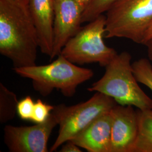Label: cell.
<instances>
[{
  "label": "cell",
  "mask_w": 152,
  "mask_h": 152,
  "mask_svg": "<svg viewBox=\"0 0 152 152\" xmlns=\"http://www.w3.org/2000/svg\"><path fill=\"white\" fill-rule=\"evenodd\" d=\"M38 33L26 0H0V53L14 68L36 65Z\"/></svg>",
  "instance_id": "6da1fadb"
},
{
  "label": "cell",
  "mask_w": 152,
  "mask_h": 152,
  "mask_svg": "<svg viewBox=\"0 0 152 152\" xmlns=\"http://www.w3.org/2000/svg\"><path fill=\"white\" fill-rule=\"evenodd\" d=\"M15 73L31 79L33 89L44 97L48 96L55 89L65 97H72L78 86L92 78L94 72L72 63L61 54L51 63L43 65L13 68Z\"/></svg>",
  "instance_id": "7a4b0ae2"
},
{
  "label": "cell",
  "mask_w": 152,
  "mask_h": 152,
  "mask_svg": "<svg viewBox=\"0 0 152 152\" xmlns=\"http://www.w3.org/2000/svg\"><path fill=\"white\" fill-rule=\"evenodd\" d=\"M131 61L128 52L117 54L105 66L102 77L87 90L103 93L121 105L134 106L141 110L152 109V99L138 85Z\"/></svg>",
  "instance_id": "3957f363"
},
{
  "label": "cell",
  "mask_w": 152,
  "mask_h": 152,
  "mask_svg": "<svg viewBox=\"0 0 152 152\" xmlns=\"http://www.w3.org/2000/svg\"><path fill=\"white\" fill-rule=\"evenodd\" d=\"M106 13L105 37L143 44L152 24V0H115Z\"/></svg>",
  "instance_id": "277c9868"
},
{
  "label": "cell",
  "mask_w": 152,
  "mask_h": 152,
  "mask_svg": "<svg viewBox=\"0 0 152 152\" xmlns=\"http://www.w3.org/2000/svg\"><path fill=\"white\" fill-rule=\"evenodd\" d=\"M105 26L104 14L88 22L67 42L60 54L75 64L98 63L105 67L118 54L104 43Z\"/></svg>",
  "instance_id": "5b68a950"
},
{
  "label": "cell",
  "mask_w": 152,
  "mask_h": 152,
  "mask_svg": "<svg viewBox=\"0 0 152 152\" xmlns=\"http://www.w3.org/2000/svg\"><path fill=\"white\" fill-rule=\"evenodd\" d=\"M114 99L96 92L87 101L66 107L59 123V134L50 152L56 151L65 142L71 140L98 117L110 111L117 104Z\"/></svg>",
  "instance_id": "8992f818"
},
{
  "label": "cell",
  "mask_w": 152,
  "mask_h": 152,
  "mask_svg": "<svg viewBox=\"0 0 152 152\" xmlns=\"http://www.w3.org/2000/svg\"><path fill=\"white\" fill-rule=\"evenodd\" d=\"M66 105L55 106L45 122L31 126L6 125L4 142L10 152H48V142L55 127L59 125Z\"/></svg>",
  "instance_id": "52a82bcc"
},
{
  "label": "cell",
  "mask_w": 152,
  "mask_h": 152,
  "mask_svg": "<svg viewBox=\"0 0 152 152\" xmlns=\"http://www.w3.org/2000/svg\"><path fill=\"white\" fill-rule=\"evenodd\" d=\"M53 49L50 59L57 57L67 42L81 29L83 9L75 0H54Z\"/></svg>",
  "instance_id": "ba28073f"
},
{
  "label": "cell",
  "mask_w": 152,
  "mask_h": 152,
  "mask_svg": "<svg viewBox=\"0 0 152 152\" xmlns=\"http://www.w3.org/2000/svg\"><path fill=\"white\" fill-rule=\"evenodd\" d=\"M110 113L111 152H132L139 130L137 110L133 106L117 104Z\"/></svg>",
  "instance_id": "9c48e42d"
},
{
  "label": "cell",
  "mask_w": 152,
  "mask_h": 152,
  "mask_svg": "<svg viewBox=\"0 0 152 152\" xmlns=\"http://www.w3.org/2000/svg\"><path fill=\"white\" fill-rule=\"evenodd\" d=\"M110 110L98 117L71 141L87 152H111Z\"/></svg>",
  "instance_id": "30bf717a"
},
{
  "label": "cell",
  "mask_w": 152,
  "mask_h": 152,
  "mask_svg": "<svg viewBox=\"0 0 152 152\" xmlns=\"http://www.w3.org/2000/svg\"><path fill=\"white\" fill-rule=\"evenodd\" d=\"M28 8L38 33L39 49L51 56L53 49L54 0H26Z\"/></svg>",
  "instance_id": "8fae6325"
},
{
  "label": "cell",
  "mask_w": 152,
  "mask_h": 152,
  "mask_svg": "<svg viewBox=\"0 0 152 152\" xmlns=\"http://www.w3.org/2000/svg\"><path fill=\"white\" fill-rule=\"evenodd\" d=\"M139 130L132 152H152V109H137Z\"/></svg>",
  "instance_id": "7c38bea8"
},
{
  "label": "cell",
  "mask_w": 152,
  "mask_h": 152,
  "mask_svg": "<svg viewBox=\"0 0 152 152\" xmlns=\"http://www.w3.org/2000/svg\"><path fill=\"white\" fill-rule=\"evenodd\" d=\"M19 101L16 94L0 83V122L5 124L17 114Z\"/></svg>",
  "instance_id": "4fadbf2b"
},
{
  "label": "cell",
  "mask_w": 152,
  "mask_h": 152,
  "mask_svg": "<svg viewBox=\"0 0 152 152\" xmlns=\"http://www.w3.org/2000/svg\"><path fill=\"white\" fill-rule=\"evenodd\" d=\"M132 67L138 82L146 86L152 92V65L150 60L141 58L132 63Z\"/></svg>",
  "instance_id": "5bb4252c"
},
{
  "label": "cell",
  "mask_w": 152,
  "mask_h": 152,
  "mask_svg": "<svg viewBox=\"0 0 152 152\" xmlns=\"http://www.w3.org/2000/svg\"><path fill=\"white\" fill-rule=\"evenodd\" d=\"M115 0H92L85 10L83 11L82 23L90 22L98 16L103 14L108 10Z\"/></svg>",
  "instance_id": "9a60e30c"
},
{
  "label": "cell",
  "mask_w": 152,
  "mask_h": 152,
  "mask_svg": "<svg viewBox=\"0 0 152 152\" xmlns=\"http://www.w3.org/2000/svg\"><path fill=\"white\" fill-rule=\"evenodd\" d=\"M55 106L43 102L38 99L35 102L32 121L35 124H41L45 122L49 118Z\"/></svg>",
  "instance_id": "2e32d148"
},
{
  "label": "cell",
  "mask_w": 152,
  "mask_h": 152,
  "mask_svg": "<svg viewBox=\"0 0 152 152\" xmlns=\"http://www.w3.org/2000/svg\"><path fill=\"white\" fill-rule=\"evenodd\" d=\"M35 102L33 100L31 96H27L26 98L19 101L17 114L23 120L31 121L32 118Z\"/></svg>",
  "instance_id": "e0dca14e"
},
{
  "label": "cell",
  "mask_w": 152,
  "mask_h": 152,
  "mask_svg": "<svg viewBox=\"0 0 152 152\" xmlns=\"http://www.w3.org/2000/svg\"><path fill=\"white\" fill-rule=\"evenodd\" d=\"M60 152H81L80 147L77 146L71 140L65 142L61 146Z\"/></svg>",
  "instance_id": "ac0fdd59"
},
{
  "label": "cell",
  "mask_w": 152,
  "mask_h": 152,
  "mask_svg": "<svg viewBox=\"0 0 152 152\" xmlns=\"http://www.w3.org/2000/svg\"><path fill=\"white\" fill-rule=\"evenodd\" d=\"M76 2L81 6L83 11L91 4L92 0H75Z\"/></svg>",
  "instance_id": "d6986e66"
},
{
  "label": "cell",
  "mask_w": 152,
  "mask_h": 152,
  "mask_svg": "<svg viewBox=\"0 0 152 152\" xmlns=\"http://www.w3.org/2000/svg\"><path fill=\"white\" fill-rule=\"evenodd\" d=\"M147 48V53L149 59L152 61V39L148 41L145 44H144Z\"/></svg>",
  "instance_id": "ffe728a7"
},
{
  "label": "cell",
  "mask_w": 152,
  "mask_h": 152,
  "mask_svg": "<svg viewBox=\"0 0 152 152\" xmlns=\"http://www.w3.org/2000/svg\"><path fill=\"white\" fill-rule=\"evenodd\" d=\"M151 39H152V24L151 25V26L150 27V28H149V29H148V32H147L142 45H144V44L147 42L148 41H149V40H150Z\"/></svg>",
  "instance_id": "44dd1931"
}]
</instances>
